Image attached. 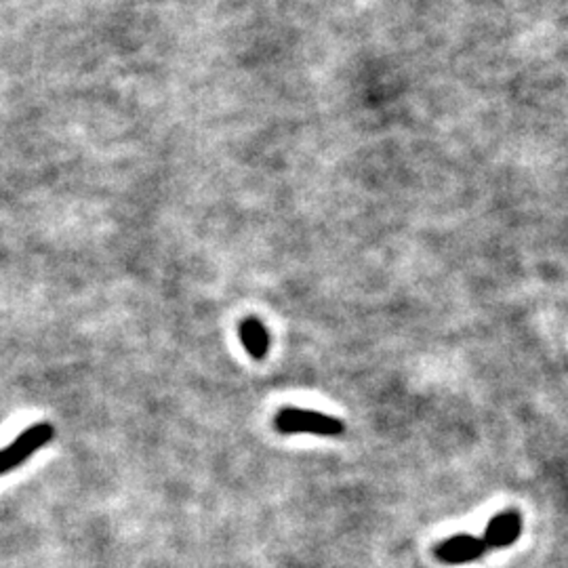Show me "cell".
I'll use <instances>...</instances> for the list:
<instances>
[{"label":"cell","instance_id":"cell-1","mask_svg":"<svg viewBox=\"0 0 568 568\" xmlns=\"http://www.w3.org/2000/svg\"><path fill=\"white\" fill-rule=\"evenodd\" d=\"M276 432L284 436L293 434H309V436H325V438H335L346 432V424L341 419L331 417V415L308 411L299 406H284L276 413L274 417Z\"/></svg>","mask_w":568,"mask_h":568},{"label":"cell","instance_id":"cell-3","mask_svg":"<svg viewBox=\"0 0 568 568\" xmlns=\"http://www.w3.org/2000/svg\"><path fill=\"white\" fill-rule=\"evenodd\" d=\"M488 552V547L482 537H474V534H453L445 541H440L434 547V558L442 564L448 566H461L470 564L480 560Z\"/></svg>","mask_w":568,"mask_h":568},{"label":"cell","instance_id":"cell-4","mask_svg":"<svg viewBox=\"0 0 568 568\" xmlns=\"http://www.w3.org/2000/svg\"><path fill=\"white\" fill-rule=\"evenodd\" d=\"M522 528H524V518L512 507V510L499 512L497 516L488 520L482 541H485L488 550H505V547H512L520 539Z\"/></svg>","mask_w":568,"mask_h":568},{"label":"cell","instance_id":"cell-2","mask_svg":"<svg viewBox=\"0 0 568 568\" xmlns=\"http://www.w3.org/2000/svg\"><path fill=\"white\" fill-rule=\"evenodd\" d=\"M53 436H55V429H53V426L47 424V421H41V424H34L28 429H24L9 446L0 448V475L24 465L32 455L49 445Z\"/></svg>","mask_w":568,"mask_h":568},{"label":"cell","instance_id":"cell-5","mask_svg":"<svg viewBox=\"0 0 568 568\" xmlns=\"http://www.w3.org/2000/svg\"><path fill=\"white\" fill-rule=\"evenodd\" d=\"M242 348L253 360H263L269 352V333L260 318H244L238 328Z\"/></svg>","mask_w":568,"mask_h":568}]
</instances>
